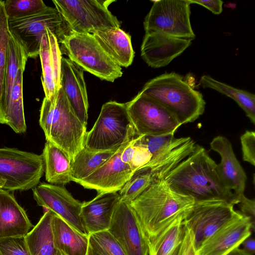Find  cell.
<instances>
[{"label":"cell","instance_id":"cell-1","mask_svg":"<svg viewBox=\"0 0 255 255\" xmlns=\"http://www.w3.org/2000/svg\"><path fill=\"white\" fill-rule=\"evenodd\" d=\"M164 179L173 190L192 197L195 202L224 200L235 205L238 203V195L228 190L221 179L217 163L198 144Z\"/></svg>","mask_w":255,"mask_h":255},{"label":"cell","instance_id":"cell-2","mask_svg":"<svg viewBox=\"0 0 255 255\" xmlns=\"http://www.w3.org/2000/svg\"><path fill=\"white\" fill-rule=\"evenodd\" d=\"M195 203L192 197L175 191L165 179H161L129 204L140 222L148 244L174 223L183 221Z\"/></svg>","mask_w":255,"mask_h":255},{"label":"cell","instance_id":"cell-3","mask_svg":"<svg viewBox=\"0 0 255 255\" xmlns=\"http://www.w3.org/2000/svg\"><path fill=\"white\" fill-rule=\"evenodd\" d=\"M140 92L168 110L181 126L194 122L205 111L206 102L202 93L173 72L151 79Z\"/></svg>","mask_w":255,"mask_h":255},{"label":"cell","instance_id":"cell-4","mask_svg":"<svg viewBox=\"0 0 255 255\" xmlns=\"http://www.w3.org/2000/svg\"><path fill=\"white\" fill-rule=\"evenodd\" d=\"M39 121L46 141L63 150L72 161L84 146L86 126L76 115L61 87L55 102L44 98Z\"/></svg>","mask_w":255,"mask_h":255},{"label":"cell","instance_id":"cell-5","mask_svg":"<svg viewBox=\"0 0 255 255\" xmlns=\"http://www.w3.org/2000/svg\"><path fill=\"white\" fill-rule=\"evenodd\" d=\"M136 136L126 103L109 101L103 105L93 128L87 132L84 146L92 151H108Z\"/></svg>","mask_w":255,"mask_h":255},{"label":"cell","instance_id":"cell-6","mask_svg":"<svg viewBox=\"0 0 255 255\" xmlns=\"http://www.w3.org/2000/svg\"><path fill=\"white\" fill-rule=\"evenodd\" d=\"M8 28L31 58L39 56L42 38L47 29L56 36L59 44L72 32L57 9L48 6L23 17L8 19Z\"/></svg>","mask_w":255,"mask_h":255},{"label":"cell","instance_id":"cell-7","mask_svg":"<svg viewBox=\"0 0 255 255\" xmlns=\"http://www.w3.org/2000/svg\"><path fill=\"white\" fill-rule=\"evenodd\" d=\"M60 44L62 54L101 80L113 82L122 76V67L107 54L93 34L72 32Z\"/></svg>","mask_w":255,"mask_h":255},{"label":"cell","instance_id":"cell-8","mask_svg":"<svg viewBox=\"0 0 255 255\" xmlns=\"http://www.w3.org/2000/svg\"><path fill=\"white\" fill-rule=\"evenodd\" d=\"M113 0H53L72 32L93 34L120 28L121 21L109 10Z\"/></svg>","mask_w":255,"mask_h":255},{"label":"cell","instance_id":"cell-9","mask_svg":"<svg viewBox=\"0 0 255 255\" xmlns=\"http://www.w3.org/2000/svg\"><path fill=\"white\" fill-rule=\"evenodd\" d=\"M44 172L42 154L0 148V190L26 191L39 183Z\"/></svg>","mask_w":255,"mask_h":255},{"label":"cell","instance_id":"cell-10","mask_svg":"<svg viewBox=\"0 0 255 255\" xmlns=\"http://www.w3.org/2000/svg\"><path fill=\"white\" fill-rule=\"evenodd\" d=\"M144 18L145 32H154L192 40L196 35L192 28L190 3L187 0H157Z\"/></svg>","mask_w":255,"mask_h":255},{"label":"cell","instance_id":"cell-11","mask_svg":"<svg viewBox=\"0 0 255 255\" xmlns=\"http://www.w3.org/2000/svg\"><path fill=\"white\" fill-rule=\"evenodd\" d=\"M126 105L137 136L174 134L181 126L168 110L140 91Z\"/></svg>","mask_w":255,"mask_h":255},{"label":"cell","instance_id":"cell-12","mask_svg":"<svg viewBox=\"0 0 255 255\" xmlns=\"http://www.w3.org/2000/svg\"><path fill=\"white\" fill-rule=\"evenodd\" d=\"M235 205L224 200L195 202L193 209L183 221L194 235L196 252L223 225L238 213Z\"/></svg>","mask_w":255,"mask_h":255},{"label":"cell","instance_id":"cell-13","mask_svg":"<svg viewBox=\"0 0 255 255\" xmlns=\"http://www.w3.org/2000/svg\"><path fill=\"white\" fill-rule=\"evenodd\" d=\"M108 231L126 255H148L147 239L140 222L129 204L120 200Z\"/></svg>","mask_w":255,"mask_h":255},{"label":"cell","instance_id":"cell-14","mask_svg":"<svg viewBox=\"0 0 255 255\" xmlns=\"http://www.w3.org/2000/svg\"><path fill=\"white\" fill-rule=\"evenodd\" d=\"M32 189L33 198L39 206L52 211L78 231L87 235L80 218L82 203L64 186L41 183Z\"/></svg>","mask_w":255,"mask_h":255},{"label":"cell","instance_id":"cell-15","mask_svg":"<svg viewBox=\"0 0 255 255\" xmlns=\"http://www.w3.org/2000/svg\"><path fill=\"white\" fill-rule=\"evenodd\" d=\"M254 230L255 222L239 211L203 244L195 255H226L240 247Z\"/></svg>","mask_w":255,"mask_h":255},{"label":"cell","instance_id":"cell-16","mask_svg":"<svg viewBox=\"0 0 255 255\" xmlns=\"http://www.w3.org/2000/svg\"><path fill=\"white\" fill-rule=\"evenodd\" d=\"M132 139L124 143L107 162L78 184L98 193L119 191L134 173L121 158L122 151Z\"/></svg>","mask_w":255,"mask_h":255},{"label":"cell","instance_id":"cell-17","mask_svg":"<svg viewBox=\"0 0 255 255\" xmlns=\"http://www.w3.org/2000/svg\"><path fill=\"white\" fill-rule=\"evenodd\" d=\"M192 40L163 33L145 32L141 46V56L150 67L161 68L182 53Z\"/></svg>","mask_w":255,"mask_h":255},{"label":"cell","instance_id":"cell-18","mask_svg":"<svg viewBox=\"0 0 255 255\" xmlns=\"http://www.w3.org/2000/svg\"><path fill=\"white\" fill-rule=\"evenodd\" d=\"M84 70L68 58L62 57L60 85L76 115L87 126L89 103Z\"/></svg>","mask_w":255,"mask_h":255},{"label":"cell","instance_id":"cell-19","mask_svg":"<svg viewBox=\"0 0 255 255\" xmlns=\"http://www.w3.org/2000/svg\"><path fill=\"white\" fill-rule=\"evenodd\" d=\"M212 150L221 156L217 164V170L225 186L236 195L244 194L247 176L234 152L230 141L226 137L218 135L210 142Z\"/></svg>","mask_w":255,"mask_h":255},{"label":"cell","instance_id":"cell-20","mask_svg":"<svg viewBox=\"0 0 255 255\" xmlns=\"http://www.w3.org/2000/svg\"><path fill=\"white\" fill-rule=\"evenodd\" d=\"M120 200L117 192H108L98 193L92 200L82 202L80 218L87 235L109 230Z\"/></svg>","mask_w":255,"mask_h":255},{"label":"cell","instance_id":"cell-21","mask_svg":"<svg viewBox=\"0 0 255 255\" xmlns=\"http://www.w3.org/2000/svg\"><path fill=\"white\" fill-rule=\"evenodd\" d=\"M33 227L13 194L0 190V239L25 237Z\"/></svg>","mask_w":255,"mask_h":255},{"label":"cell","instance_id":"cell-22","mask_svg":"<svg viewBox=\"0 0 255 255\" xmlns=\"http://www.w3.org/2000/svg\"><path fill=\"white\" fill-rule=\"evenodd\" d=\"M94 37L107 54L120 66L128 67L133 61L134 52L130 35L121 28L97 31Z\"/></svg>","mask_w":255,"mask_h":255},{"label":"cell","instance_id":"cell-23","mask_svg":"<svg viewBox=\"0 0 255 255\" xmlns=\"http://www.w3.org/2000/svg\"><path fill=\"white\" fill-rule=\"evenodd\" d=\"M51 224L56 249L62 255H87L88 235L78 231L55 213Z\"/></svg>","mask_w":255,"mask_h":255},{"label":"cell","instance_id":"cell-24","mask_svg":"<svg viewBox=\"0 0 255 255\" xmlns=\"http://www.w3.org/2000/svg\"><path fill=\"white\" fill-rule=\"evenodd\" d=\"M42 154L45 179L48 183L64 185L72 181L71 160L63 150L46 141Z\"/></svg>","mask_w":255,"mask_h":255},{"label":"cell","instance_id":"cell-25","mask_svg":"<svg viewBox=\"0 0 255 255\" xmlns=\"http://www.w3.org/2000/svg\"><path fill=\"white\" fill-rule=\"evenodd\" d=\"M9 31V30H8ZM28 56L17 38L9 31V40L4 69L2 97L0 101V111L9 98L18 71L25 70Z\"/></svg>","mask_w":255,"mask_h":255},{"label":"cell","instance_id":"cell-26","mask_svg":"<svg viewBox=\"0 0 255 255\" xmlns=\"http://www.w3.org/2000/svg\"><path fill=\"white\" fill-rule=\"evenodd\" d=\"M24 71L22 69L18 71L8 102L0 111V123L9 126L17 133L25 132L26 130L23 100Z\"/></svg>","mask_w":255,"mask_h":255},{"label":"cell","instance_id":"cell-27","mask_svg":"<svg viewBox=\"0 0 255 255\" xmlns=\"http://www.w3.org/2000/svg\"><path fill=\"white\" fill-rule=\"evenodd\" d=\"M52 211L47 210L37 224L24 237L31 255H56L52 229Z\"/></svg>","mask_w":255,"mask_h":255},{"label":"cell","instance_id":"cell-28","mask_svg":"<svg viewBox=\"0 0 255 255\" xmlns=\"http://www.w3.org/2000/svg\"><path fill=\"white\" fill-rule=\"evenodd\" d=\"M119 147L108 151H92L83 146L71 161L72 181L78 183L88 177L107 162Z\"/></svg>","mask_w":255,"mask_h":255},{"label":"cell","instance_id":"cell-29","mask_svg":"<svg viewBox=\"0 0 255 255\" xmlns=\"http://www.w3.org/2000/svg\"><path fill=\"white\" fill-rule=\"evenodd\" d=\"M199 85L204 88L216 90L232 99L244 110L251 122L255 124V95L254 94L233 87L209 75L202 76Z\"/></svg>","mask_w":255,"mask_h":255},{"label":"cell","instance_id":"cell-30","mask_svg":"<svg viewBox=\"0 0 255 255\" xmlns=\"http://www.w3.org/2000/svg\"><path fill=\"white\" fill-rule=\"evenodd\" d=\"M174 135V134L158 136L143 135L134 138L136 142L145 146L151 154L150 161L141 168L148 167L160 158L165 157L190 137L176 138Z\"/></svg>","mask_w":255,"mask_h":255},{"label":"cell","instance_id":"cell-31","mask_svg":"<svg viewBox=\"0 0 255 255\" xmlns=\"http://www.w3.org/2000/svg\"><path fill=\"white\" fill-rule=\"evenodd\" d=\"M186 227L177 221L148 244V255H176L184 237Z\"/></svg>","mask_w":255,"mask_h":255},{"label":"cell","instance_id":"cell-32","mask_svg":"<svg viewBox=\"0 0 255 255\" xmlns=\"http://www.w3.org/2000/svg\"><path fill=\"white\" fill-rule=\"evenodd\" d=\"M39 56L42 67L41 82L45 98L51 102L54 103L57 100L59 90L57 87L55 81L47 32L42 38Z\"/></svg>","mask_w":255,"mask_h":255},{"label":"cell","instance_id":"cell-33","mask_svg":"<svg viewBox=\"0 0 255 255\" xmlns=\"http://www.w3.org/2000/svg\"><path fill=\"white\" fill-rule=\"evenodd\" d=\"M154 182L155 179L148 168L138 169L119 191L120 200L130 204Z\"/></svg>","mask_w":255,"mask_h":255},{"label":"cell","instance_id":"cell-34","mask_svg":"<svg viewBox=\"0 0 255 255\" xmlns=\"http://www.w3.org/2000/svg\"><path fill=\"white\" fill-rule=\"evenodd\" d=\"M87 255H126L118 243L108 231L89 235Z\"/></svg>","mask_w":255,"mask_h":255},{"label":"cell","instance_id":"cell-35","mask_svg":"<svg viewBox=\"0 0 255 255\" xmlns=\"http://www.w3.org/2000/svg\"><path fill=\"white\" fill-rule=\"evenodd\" d=\"M134 138L124 148L121 153V158L135 172L150 161L151 154L145 146L136 142Z\"/></svg>","mask_w":255,"mask_h":255},{"label":"cell","instance_id":"cell-36","mask_svg":"<svg viewBox=\"0 0 255 255\" xmlns=\"http://www.w3.org/2000/svg\"><path fill=\"white\" fill-rule=\"evenodd\" d=\"M8 19L23 17L47 7L42 0H3Z\"/></svg>","mask_w":255,"mask_h":255},{"label":"cell","instance_id":"cell-37","mask_svg":"<svg viewBox=\"0 0 255 255\" xmlns=\"http://www.w3.org/2000/svg\"><path fill=\"white\" fill-rule=\"evenodd\" d=\"M8 40V17L5 11L3 1L0 0V101L3 94L4 69Z\"/></svg>","mask_w":255,"mask_h":255},{"label":"cell","instance_id":"cell-38","mask_svg":"<svg viewBox=\"0 0 255 255\" xmlns=\"http://www.w3.org/2000/svg\"><path fill=\"white\" fill-rule=\"evenodd\" d=\"M0 255H31L25 237L0 239Z\"/></svg>","mask_w":255,"mask_h":255},{"label":"cell","instance_id":"cell-39","mask_svg":"<svg viewBox=\"0 0 255 255\" xmlns=\"http://www.w3.org/2000/svg\"><path fill=\"white\" fill-rule=\"evenodd\" d=\"M50 53L54 72L55 81L59 90L60 85L61 61L62 57L57 39L49 29H47Z\"/></svg>","mask_w":255,"mask_h":255},{"label":"cell","instance_id":"cell-40","mask_svg":"<svg viewBox=\"0 0 255 255\" xmlns=\"http://www.w3.org/2000/svg\"><path fill=\"white\" fill-rule=\"evenodd\" d=\"M243 160L255 165V132L246 130L240 137Z\"/></svg>","mask_w":255,"mask_h":255},{"label":"cell","instance_id":"cell-41","mask_svg":"<svg viewBox=\"0 0 255 255\" xmlns=\"http://www.w3.org/2000/svg\"><path fill=\"white\" fill-rule=\"evenodd\" d=\"M238 205L240 211L243 215L249 217L255 222V201L247 198L244 194L238 195Z\"/></svg>","mask_w":255,"mask_h":255},{"label":"cell","instance_id":"cell-42","mask_svg":"<svg viewBox=\"0 0 255 255\" xmlns=\"http://www.w3.org/2000/svg\"><path fill=\"white\" fill-rule=\"evenodd\" d=\"M194 235L192 231L186 228L184 237L176 255H195Z\"/></svg>","mask_w":255,"mask_h":255},{"label":"cell","instance_id":"cell-43","mask_svg":"<svg viewBox=\"0 0 255 255\" xmlns=\"http://www.w3.org/2000/svg\"><path fill=\"white\" fill-rule=\"evenodd\" d=\"M190 4L196 3L208 9L215 14H219L223 11V1L221 0H187Z\"/></svg>","mask_w":255,"mask_h":255},{"label":"cell","instance_id":"cell-44","mask_svg":"<svg viewBox=\"0 0 255 255\" xmlns=\"http://www.w3.org/2000/svg\"><path fill=\"white\" fill-rule=\"evenodd\" d=\"M243 249L247 253L252 255H255V241L254 238L251 236L247 238L242 243Z\"/></svg>","mask_w":255,"mask_h":255},{"label":"cell","instance_id":"cell-45","mask_svg":"<svg viewBox=\"0 0 255 255\" xmlns=\"http://www.w3.org/2000/svg\"><path fill=\"white\" fill-rule=\"evenodd\" d=\"M226 255H252L249 253H247L243 249H241L239 247L237 248L230 253H229Z\"/></svg>","mask_w":255,"mask_h":255},{"label":"cell","instance_id":"cell-46","mask_svg":"<svg viewBox=\"0 0 255 255\" xmlns=\"http://www.w3.org/2000/svg\"><path fill=\"white\" fill-rule=\"evenodd\" d=\"M56 255H62L60 253V252L59 251H57V253L56 254Z\"/></svg>","mask_w":255,"mask_h":255}]
</instances>
